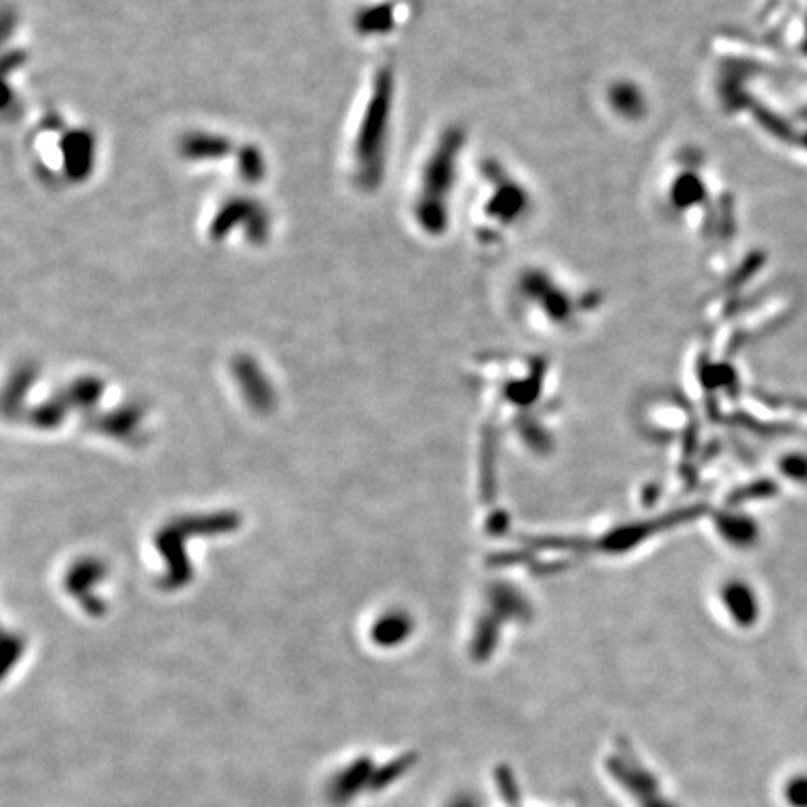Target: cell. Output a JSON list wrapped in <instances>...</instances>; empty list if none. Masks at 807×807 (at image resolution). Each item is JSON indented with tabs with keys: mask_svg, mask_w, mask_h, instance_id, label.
I'll use <instances>...</instances> for the list:
<instances>
[{
	"mask_svg": "<svg viewBox=\"0 0 807 807\" xmlns=\"http://www.w3.org/2000/svg\"><path fill=\"white\" fill-rule=\"evenodd\" d=\"M397 2L383 0L372 2L357 10L354 15V29L361 36H387L397 29Z\"/></svg>",
	"mask_w": 807,
	"mask_h": 807,
	"instance_id": "cell-5",
	"label": "cell"
},
{
	"mask_svg": "<svg viewBox=\"0 0 807 807\" xmlns=\"http://www.w3.org/2000/svg\"><path fill=\"white\" fill-rule=\"evenodd\" d=\"M453 807H477V802L473 796H464V798H458Z\"/></svg>",
	"mask_w": 807,
	"mask_h": 807,
	"instance_id": "cell-7",
	"label": "cell"
},
{
	"mask_svg": "<svg viewBox=\"0 0 807 807\" xmlns=\"http://www.w3.org/2000/svg\"><path fill=\"white\" fill-rule=\"evenodd\" d=\"M464 139L462 129L453 126L439 131L417 170L411 193V219L428 238H439L451 227L454 195L462 176Z\"/></svg>",
	"mask_w": 807,
	"mask_h": 807,
	"instance_id": "cell-1",
	"label": "cell"
},
{
	"mask_svg": "<svg viewBox=\"0 0 807 807\" xmlns=\"http://www.w3.org/2000/svg\"><path fill=\"white\" fill-rule=\"evenodd\" d=\"M236 157H238L236 169H238V174H240L243 182L258 184V182L264 180V176L268 172V165H266V157L260 152V148L245 144V146L238 148Z\"/></svg>",
	"mask_w": 807,
	"mask_h": 807,
	"instance_id": "cell-6",
	"label": "cell"
},
{
	"mask_svg": "<svg viewBox=\"0 0 807 807\" xmlns=\"http://www.w3.org/2000/svg\"><path fill=\"white\" fill-rule=\"evenodd\" d=\"M236 152L232 139L213 131H189L178 142V154L189 163H217Z\"/></svg>",
	"mask_w": 807,
	"mask_h": 807,
	"instance_id": "cell-4",
	"label": "cell"
},
{
	"mask_svg": "<svg viewBox=\"0 0 807 807\" xmlns=\"http://www.w3.org/2000/svg\"><path fill=\"white\" fill-rule=\"evenodd\" d=\"M397 100V75L385 64L372 73L350 142L352 178L361 191H376L387 172L393 116Z\"/></svg>",
	"mask_w": 807,
	"mask_h": 807,
	"instance_id": "cell-2",
	"label": "cell"
},
{
	"mask_svg": "<svg viewBox=\"0 0 807 807\" xmlns=\"http://www.w3.org/2000/svg\"><path fill=\"white\" fill-rule=\"evenodd\" d=\"M531 202L524 182L494 165V169L482 174V184L477 185L471 200L469 227L475 241L488 247L505 243L524 228L533 212Z\"/></svg>",
	"mask_w": 807,
	"mask_h": 807,
	"instance_id": "cell-3",
	"label": "cell"
}]
</instances>
